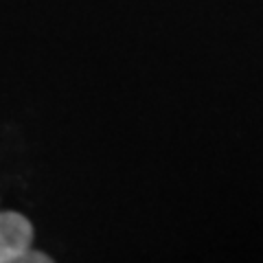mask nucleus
I'll return each mask as SVG.
<instances>
[{
  "mask_svg": "<svg viewBox=\"0 0 263 263\" xmlns=\"http://www.w3.org/2000/svg\"><path fill=\"white\" fill-rule=\"evenodd\" d=\"M31 241V221L15 211H0V263H18Z\"/></svg>",
  "mask_w": 263,
  "mask_h": 263,
  "instance_id": "f257e3e1",
  "label": "nucleus"
},
{
  "mask_svg": "<svg viewBox=\"0 0 263 263\" xmlns=\"http://www.w3.org/2000/svg\"><path fill=\"white\" fill-rule=\"evenodd\" d=\"M48 261H51V257H48V254H44V252H33V250L29 248V250L20 257L18 263H48Z\"/></svg>",
  "mask_w": 263,
  "mask_h": 263,
  "instance_id": "f03ea898",
  "label": "nucleus"
}]
</instances>
